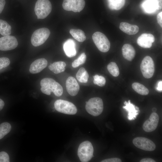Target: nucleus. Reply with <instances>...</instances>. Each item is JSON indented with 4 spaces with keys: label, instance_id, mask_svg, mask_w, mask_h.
<instances>
[{
    "label": "nucleus",
    "instance_id": "obj_22",
    "mask_svg": "<svg viewBox=\"0 0 162 162\" xmlns=\"http://www.w3.org/2000/svg\"><path fill=\"white\" fill-rule=\"evenodd\" d=\"M108 6L112 10H118L124 5L125 0H107Z\"/></svg>",
    "mask_w": 162,
    "mask_h": 162
},
{
    "label": "nucleus",
    "instance_id": "obj_18",
    "mask_svg": "<svg viewBox=\"0 0 162 162\" xmlns=\"http://www.w3.org/2000/svg\"><path fill=\"white\" fill-rule=\"evenodd\" d=\"M124 104L125 105L123 107L128 112V118L129 120H134L138 114L139 108L130 103V100L128 102L125 101Z\"/></svg>",
    "mask_w": 162,
    "mask_h": 162
},
{
    "label": "nucleus",
    "instance_id": "obj_39",
    "mask_svg": "<svg viewBox=\"0 0 162 162\" xmlns=\"http://www.w3.org/2000/svg\"><path fill=\"white\" fill-rule=\"evenodd\" d=\"M152 110L153 111H154V110L156 111V109L155 108H154L152 109Z\"/></svg>",
    "mask_w": 162,
    "mask_h": 162
},
{
    "label": "nucleus",
    "instance_id": "obj_27",
    "mask_svg": "<svg viewBox=\"0 0 162 162\" xmlns=\"http://www.w3.org/2000/svg\"><path fill=\"white\" fill-rule=\"evenodd\" d=\"M11 128V125L9 123L5 122L0 124V140L8 134Z\"/></svg>",
    "mask_w": 162,
    "mask_h": 162
},
{
    "label": "nucleus",
    "instance_id": "obj_28",
    "mask_svg": "<svg viewBox=\"0 0 162 162\" xmlns=\"http://www.w3.org/2000/svg\"><path fill=\"white\" fill-rule=\"evenodd\" d=\"M107 69L109 73L113 76L116 77L119 75V68L115 62H110L107 66Z\"/></svg>",
    "mask_w": 162,
    "mask_h": 162
},
{
    "label": "nucleus",
    "instance_id": "obj_23",
    "mask_svg": "<svg viewBox=\"0 0 162 162\" xmlns=\"http://www.w3.org/2000/svg\"><path fill=\"white\" fill-rule=\"evenodd\" d=\"M70 33L75 39L80 42H83L86 38L84 32L80 29H71Z\"/></svg>",
    "mask_w": 162,
    "mask_h": 162
},
{
    "label": "nucleus",
    "instance_id": "obj_17",
    "mask_svg": "<svg viewBox=\"0 0 162 162\" xmlns=\"http://www.w3.org/2000/svg\"><path fill=\"white\" fill-rule=\"evenodd\" d=\"M63 49L66 55L69 57H72L76 54V44L72 39H69L64 43Z\"/></svg>",
    "mask_w": 162,
    "mask_h": 162
},
{
    "label": "nucleus",
    "instance_id": "obj_6",
    "mask_svg": "<svg viewBox=\"0 0 162 162\" xmlns=\"http://www.w3.org/2000/svg\"><path fill=\"white\" fill-rule=\"evenodd\" d=\"M92 38L96 46L100 51L106 52L109 50L110 43L104 34L100 32H96L93 34Z\"/></svg>",
    "mask_w": 162,
    "mask_h": 162
},
{
    "label": "nucleus",
    "instance_id": "obj_3",
    "mask_svg": "<svg viewBox=\"0 0 162 162\" xmlns=\"http://www.w3.org/2000/svg\"><path fill=\"white\" fill-rule=\"evenodd\" d=\"M52 9V4L49 0H38L34 7V11L38 19L46 18L50 14Z\"/></svg>",
    "mask_w": 162,
    "mask_h": 162
},
{
    "label": "nucleus",
    "instance_id": "obj_37",
    "mask_svg": "<svg viewBox=\"0 0 162 162\" xmlns=\"http://www.w3.org/2000/svg\"><path fill=\"white\" fill-rule=\"evenodd\" d=\"M156 89L159 91L161 92L162 90V81L161 80L160 81L158 82L157 86L156 87Z\"/></svg>",
    "mask_w": 162,
    "mask_h": 162
},
{
    "label": "nucleus",
    "instance_id": "obj_25",
    "mask_svg": "<svg viewBox=\"0 0 162 162\" xmlns=\"http://www.w3.org/2000/svg\"><path fill=\"white\" fill-rule=\"evenodd\" d=\"M11 26L6 21L0 19V34L4 36L9 35L11 33Z\"/></svg>",
    "mask_w": 162,
    "mask_h": 162
},
{
    "label": "nucleus",
    "instance_id": "obj_1",
    "mask_svg": "<svg viewBox=\"0 0 162 162\" xmlns=\"http://www.w3.org/2000/svg\"><path fill=\"white\" fill-rule=\"evenodd\" d=\"M41 92L46 95H50L52 92L57 96H61L63 93L62 86L52 78H45L40 81Z\"/></svg>",
    "mask_w": 162,
    "mask_h": 162
},
{
    "label": "nucleus",
    "instance_id": "obj_38",
    "mask_svg": "<svg viewBox=\"0 0 162 162\" xmlns=\"http://www.w3.org/2000/svg\"><path fill=\"white\" fill-rule=\"evenodd\" d=\"M4 105V101L2 99H0V111L3 108Z\"/></svg>",
    "mask_w": 162,
    "mask_h": 162
},
{
    "label": "nucleus",
    "instance_id": "obj_20",
    "mask_svg": "<svg viewBox=\"0 0 162 162\" xmlns=\"http://www.w3.org/2000/svg\"><path fill=\"white\" fill-rule=\"evenodd\" d=\"M122 52L123 57L129 61H131L135 57V50L134 47L130 44H124L122 47Z\"/></svg>",
    "mask_w": 162,
    "mask_h": 162
},
{
    "label": "nucleus",
    "instance_id": "obj_35",
    "mask_svg": "<svg viewBox=\"0 0 162 162\" xmlns=\"http://www.w3.org/2000/svg\"><path fill=\"white\" fill-rule=\"evenodd\" d=\"M5 4V0H0V14L3 10Z\"/></svg>",
    "mask_w": 162,
    "mask_h": 162
},
{
    "label": "nucleus",
    "instance_id": "obj_8",
    "mask_svg": "<svg viewBox=\"0 0 162 162\" xmlns=\"http://www.w3.org/2000/svg\"><path fill=\"white\" fill-rule=\"evenodd\" d=\"M140 69L145 78L149 79L153 76L154 66V61L151 57L147 56L144 58L140 64Z\"/></svg>",
    "mask_w": 162,
    "mask_h": 162
},
{
    "label": "nucleus",
    "instance_id": "obj_30",
    "mask_svg": "<svg viewBox=\"0 0 162 162\" xmlns=\"http://www.w3.org/2000/svg\"><path fill=\"white\" fill-rule=\"evenodd\" d=\"M93 83L100 86H104L106 83L105 78L103 76L96 74L93 76Z\"/></svg>",
    "mask_w": 162,
    "mask_h": 162
},
{
    "label": "nucleus",
    "instance_id": "obj_33",
    "mask_svg": "<svg viewBox=\"0 0 162 162\" xmlns=\"http://www.w3.org/2000/svg\"><path fill=\"white\" fill-rule=\"evenodd\" d=\"M101 162H121V159L118 158H115L104 160Z\"/></svg>",
    "mask_w": 162,
    "mask_h": 162
},
{
    "label": "nucleus",
    "instance_id": "obj_31",
    "mask_svg": "<svg viewBox=\"0 0 162 162\" xmlns=\"http://www.w3.org/2000/svg\"><path fill=\"white\" fill-rule=\"evenodd\" d=\"M10 63L9 59L7 57L0 58V70L8 66Z\"/></svg>",
    "mask_w": 162,
    "mask_h": 162
},
{
    "label": "nucleus",
    "instance_id": "obj_15",
    "mask_svg": "<svg viewBox=\"0 0 162 162\" xmlns=\"http://www.w3.org/2000/svg\"><path fill=\"white\" fill-rule=\"evenodd\" d=\"M66 86L68 92L72 96L77 95L80 90V86L78 82L74 78L71 76L67 79Z\"/></svg>",
    "mask_w": 162,
    "mask_h": 162
},
{
    "label": "nucleus",
    "instance_id": "obj_36",
    "mask_svg": "<svg viewBox=\"0 0 162 162\" xmlns=\"http://www.w3.org/2000/svg\"><path fill=\"white\" fill-rule=\"evenodd\" d=\"M140 162H155V161L151 158H144L142 159Z\"/></svg>",
    "mask_w": 162,
    "mask_h": 162
},
{
    "label": "nucleus",
    "instance_id": "obj_9",
    "mask_svg": "<svg viewBox=\"0 0 162 162\" xmlns=\"http://www.w3.org/2000/svg\"><path fill=\"white\" fill-rule=\"evenodd\" d=\"M132 142L136 147L145 151H152L156 148V145L154 143L146 137H136L133 140Z\"/></svg>",
    "mask_w": 162,
    "mask_h": 162
},
{
    "label": "nucleus",
    "instance_id": "obj_29",
    "mask_svg": "<svg viewBox=\"0 0 162 162\" xmlns=\"http://www.w3.org/2000/svg\"><path fill=\"white\" fill-rule=\"evenodd\" d=\"M86 59V56L84 52H83L75 60L72 64V66L74 68H76L80 65L83 64Z\"/></svg>",
    "mask_w": 162,
    "mask_h": 162
},
{
    "label": "nucleus",
    "instance_id": "obj_12",
    "mask_svg": "<svg viewBox=\"0 0 162 162\" xmlns=\"http://www.w3.org/2000/svg\"><path fill=\"white\" fill-rule=\"evenodd\" d=\"M159 121V117L158 115L155 112H152L149 118L142 125L143 130L147 132L154 131L158 126Z\"/></svg>",
    "mask_w": 162,
    "mask_h": 162
},
{
    "label": "nucleus",
    "instance_id": "obj_34",
    "mask_svg": "<svg viewBox=\"0 0 162 162\" xmlns=\"http://www.w3.org/2000/svg\"><path fill=\"white\" fill-rule=\"evenodd\" d=\"M157 20L160 26L162 27V12L158 14L157 16Z\"/></svg>",
    "mask_w": 162,
    "mask_h": 162
},
{
    "label": "nucleus",
    "instance_id": "obj_13",
    "mask_svg": "<svg viewBox=\"0 0 162 162\" xmlns=\"http://www.w3.org/2000/svg\"><path fill=\"white\" fill-rule=\"evenodd\" d=\"M141 7L144 12L148 14H153L161 9L157 0H144Z\"/></svg>",
    "mask_w": 162,
    "mask_h": 162
},
{
    "label": "nucleus",
    "instance_id": "obj_24",
    "mask_svg": "<svg viewBox=\"0 0 162 162\" xmlns=\"http://www.w3.org/2000/svg\"><path fill=\"white\" fill-rule=\"evenodd\" d=\"M77 80L80 82L86 83L87 82L89 75L87 71L84 68H80L76 74Z\"/></svg>",
    "mask_w": 162,
    "mask_h": 162
},
{
    "label": "nucleus",
    "instance_id": "obj_4",
    "mask_svg": "<svg viewBox=\"0 0 162 162\" xmlns=\"http://www.w3.org/2000/svg\"><path fill=\"white\" fill-rule=\"evenodd\" d=\"M93 152V148L91 143L86 141L80 144L78 149L77 154L81 161L87 162L92 157Z\"/></svg>",
    "mask_w": 162,
    "mask_h": 162
},
{
    "label": "nucleus",
    "instance_id": "obj_11",
    "mask_svg": "<svg viewBox=\"0 0 162 162\" xmlns=\"http://www.w3.org/2000/svg\"><path fill=\"white\" fill-rule=\"evenodd\" d=\"M18 45V41L14 36L9 35L0 38V50H12L16 48Z\"/></svg>",
    "mask_w": 162,
    "mask_h": 162
},
{
    "label": "nucleus",
    "instance_id": "obj_14",
    "mask_svg": "<svg viewBox=\"0 0 162 162\" xmlns=\"http://www.w3.org/2000/svg\"><path fill=\"white\" fill-rule=\"evenodd\" d=\"M155 40L154 36L150 33H144L141 34L137 38L138 44L142 48H150Z\"/></svg>",
    "mask_w": 162,
    "mask_h": 162
},
{
    "label": "nucleus",
    "instance_id": "obj_19",
    "mask_svg": "<svg viewBox=\"0 0 162 162\" xmlns=\"http://www.w3.org/2000/svg\"><path fill=\"white\" fill-rule=\"evenodd\" d=\"M119 28L124 32L129 35L136 34L139 31V28L136 25H133L126 22H121Z\"/></svg>",
    "mask_w": 162,
    "mask_h": 162
},
{
    "label": "nucleus",
    "instance_id": "obj_32",
    "mask_svg": "<svg viewBox=\"0 0 162 162\" xmlns=\"http://www.w3.org/2000/svg\"><path fill=\"white\" fill-rule=\"evenodd\" d=\"M9 157L8 154L4 152H0V162H9Z\"/></svg>",
    "mask_w": 162,
    "mask_h": 162
},
{
    "label": "nucleus",
    "instance_id": "obj_26",
    "mask_svg": "<svg viewBox=\"0 0 162 162\" xmlns=\"http://www.w3.org/2000/svg\"><path fill=\"white\" fill-rule=\"evenodd\" d=\"M133 89L138 93L143 95H147L149 92L148 89L145 86L139 83L135 82L132 84Z\"/></svg>",
    "mask_w": 162,
    "mask_h": 162
},
{
    "label": "nucleus",
    "instance_id": "obj_5",
    "mask_svg": "<svg viewBox=\"0 0 162 162\" xmlns=\"http://www.w3.org/2000/svg\"><path fill=\"white\" fill-rule=\"evenodd\" d=\"M50 32L46 28H42L35 31L31 38V42L34 46H38L43 44L49 37Z\"/></svg>",
    "mask_w": 162,
    "mask_h": 162
},
{
    "label": "nucleus",
    "instance_id": "obj_21",
    "mask_svg": "<svg viewBox=\"0 0 162 162\" xmlns=\"http://www.w3.org/2000/svg\"><path fill=\"white\" fill-rule=\"evenodd\" d=\"M66 66L65 63L63 61L55 62L48 67L49 69L55 74H58L64 71Z\"/></svg>",
    "mask_w": 162,
    "mask_h": 162
},
{
    "label": "nucleus",
    "instance_id": "obj_10",
    "mask_svg": "<svg viewBox=\"0 0 162 162\" xmlns=\"http://www.w3.org/2000/svg\"><path fill=\"white\" fill-rule=\"evenodd\" d=\"M85 5L84 0H63L62 4L63 8L67 11L75 12H80Z\"/></svg>",
    "mask_w": 162,
    "mask_h": 162
},
{
    "label": "nucleus",
    "instance_id": "obj_2",
    "mask_svg": "<svg viewBox=\"0 0 162 162\" xmlns=\"http://www.w3.org/2000/svg\"><path fill=\"white\" fill-rule=\"evenodd\" d=\"M86 109L87 112L94 116L100 115L103 110V103L102 99L99 97L90 98L86 102Z\"/></svg>",
    "mask_w": 162,
    "mask_h": 162
},
{
    "label": "nucleus",
    "instance_id": "obj_16",
    "mask_svg": "<svg viewBox=\"0 0 162 162\" xmlns=\"http://www.w3.org/2000/svg\"><path fill=\"white\" fill-rule=\"evenodd\" d=\"M47 60L44 58L36 59L31 64L29 71L32 74L39 73L47 66Z\"/></svg>",
    "mask_w": 162,
    "mask_h": 162
},
{
    "label": "nucleus",
    "instance_id": "obj_7",
    "mask_svg": "<svg viewBox=\"0 0 162 162\" xmlns=\"http://www.w3.org/2000/svg\"><path fill=\"white\" fill-rule=\"evenodd\" d=\"M55 109L58 112L68 115H74L77 112L76 106L68 101L58 99L54 103Z\"/></svg>",
    "mask_w": 162,
    "mask_h": 162
}]
</instances>
